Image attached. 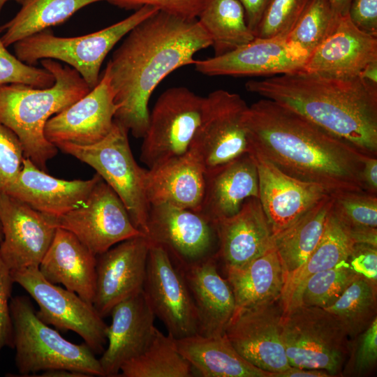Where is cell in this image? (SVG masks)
Returning a JSON list of instances; mask_svg holds the SVG:
<instances>
[{
  "mask_svg": "<svg viewBox=\"0 0 377 377\" xmlns=\"http://www.w3.org/2000/svg\"><path fill=\"white\" fill-rule=\"evenodd\" d=\"M249 153L283 172L321 186L330 194L364 191L363 154L298 113L269 99L249 106Z\"/></svg>",
  "mask_w": 377,
  "mask_h": 377,
  "instance_id": "6da1fadb",
  "label": "cell"
},
{
  "mask_svg": "<svg viewBox=\"0 0 377 377\" xmlns=\"http://www.w3.org/2000/svg\"><path fill=\"white\" fill-rule=\"evenodd\" d=\"M126 36L106 66L117 105L114 119L142 138L154 90L172 71L193 64L195 53L212 46V40L197 19L161 10Z\"/></svg>",
  "mask_w": 377,
  "mask_h": 377,
  "instance_id": "7a4b0ae2",
  "label": "cell"
},
{
  "mask_svg": "<svg viewBox=\"0 0 377 377\" xmlns=\"http://www.w3.org/2000/svg\"><path fill=\"white\" fill-rule=\"evenodd\" d=\"M245 88L305 117L366 155L377 156V85L360 77L300 71L250 80Z\"/></svg>",
  "mask_w": 377,
  "mask_h": 377,
  "instance_id": "3957f363",
  "label": "cell"
},
{
  "mask_svg": "<svg viewBox=\"0 0 377 377\" xmlns=\"http://www.w3.org/2000/svg\"><path fill=\"white\" fill-rule=\"evenodd\" d=\"M43 68L54 77L52 86L38 88L23 84L0 86V123L21 142L26 158L46 171L58 148L45 137L47 121L91 90L79 73L68 65L45 59Z\"/></svg>",
  "mask_w": 377,
  "mask_h": 377,
  "instance_id": "277c9868",
  "label": "cell"
},
{
  "mask_svg": "<svg viewBox=\"0 0 377 377\" xmlns=\"http://www.w3.org/2000/svg\"><path fill=\"white\" fill-rule=\"evenodd\" d=\"M15 362L22 376L39 371L67 369L89 376H104L95 353L85 343L75 344L36 315L29 297L16 296L10 301Z\"/></svg>",
  "mask_w": 377,
  "mask_h": 377,
  "instance_id": "5b68a950",
  "label": "cell"
},
{
  "mask_svg": "<svg viewBox=\"0 0 377 377\" xmlns=\"http://www.w3.org/2000/svg\"><path fill=\"white\" fill-rule=\"evenodd\" d=\"M158 10L145 6L115 24L80 36L59 37L46 29L13 44L15 54L32 66L45 59L64 61L77 71L91 89L99 82L101 65L110 51L132 29Z\"/></svg>",
  "mask_w": 377,
  "mask_h": 377,
  "instance_id": "8992f818",
  "label": "cell"
},
{
  "mask_svg": "<svg viewBox=\"0 0 377 377\" xmlns=\"http://www.w3.org/2000/svg\"><path fill=\"white\" fill-rule=\"evenodd\" d=\"M128 132L114 119L108 135L95 144L62 143L56 147L94 168L119 197L134 226L146 235L150 208L147 195L148 170L135 161Z\"/></svg>",
  "mask_w": 377,
  "mask_h": 377,
  "instance_id": "52a82bcc",
  "label": "cell"
},
{
  "mask_svg": "<svg viewBox=\"0 0 377 377\" xmlns=\"http://www.w3.org/2000/svg\"><path fill=\"white\" fill-rule=\"evenodd\" d=\"M281 335L290 367L340 376L351 341L341 323L323 308L297 305L284 312Z\"/></svg>",
  "mask_w": 377,
  "mask_h": 377,
  "instance_id": "ba28073f",
  "label": "cell"
},
{
  "mask_svg": "<svg viewBox=\"0 0 377 377\" xmlns=\"http://www.w3.org/2000/svg\"><path fill=\"white\" fill-rule=\"evenodd\" d=\"M13 281L37 303V316L59 330L73 331L94 353L104 351L108 325L94 305L75 293L49 282L38 267L11 271Z\"/></svg>",
  "mask_w": 377,
  "mask_h": 377,
  "instance_id": "9c48e42d",
  "label": "cell"
},
{
  "mask_svg": "<svg viewBox=\"0 0 377 377\" xmlns=\"http://www.w3.org/2000/svg\"><path fill=\"white\" fill-rule=\"evenodd\" d=\"M204 97L185 87L162 93L149 113L140 160L149 169L189 149L198 126Z\"/></svg>",
  "mask_w": 377,
  "mask_h": 377,
  "instance_id": "30bf717a",
  "label": "cell"
},
{
  "mask_svg": "<svg viewBox=\"0 0 377 377\" xmlns=\"http://www.w3.org/2000/svg\"><path fill=\"white\" fill-rule=\"evenodd\" d=\"M248 108L239 94L223 89L204 97L190 147L198 154L205 170L249 153L245 124Z\"/></svg>",
  "mask_w": 377,
  "mask_h": 377,
  "instance_id": "8fae6325",
  "label": "cell"
},
{
  "mask_svg": "<svg viewBox=\"0 0 377 377\" xmlns=\"http://www.w3.org/2000/svg\"><path fill=\"white\" fill-rule=\"evenodd\" d=\"M281 298L236 307L224 334L247 361L273 375L288 369L283 342Z\"/></svg>",
  "mask_w": 377,
  "mask_h": 377,
  "instance_id": "7c38bea8",
  "label": "cell"
},
{
  "mask_svg": "<svg viewBox=\"0 0 377 377\" xmlns=\"http://www.w3.org/2000/svg\"><path fill=\"white\" fill-rule=\"evenodd\" d=\"M56 221L57 227L72 232L96 256L145 235L134 226L119 197L101 177L82 205Z\"/></svg>",
  "mask_w": 377,
  "mask_h": 377,
  "instance_id": "4fadbf2b",
  "label": "cell"
},
{
  "mask_svg": "<svg viewBox=\"0 0 377 377\" xmlns=\"http://www.w3.org/2000/svg\"><path fill=\"white\" fill-rule=\"evenodd\" d=\"M142 291L168 334L177 339L198 334L195 306L182 272L166 250L151 242Z\"/></svg>",
  "mask_w": 377,
  "mask_h": 377,
  "instance_id": "5bb4252c",
  "label": "cell"
},
{
  "mask_svg": "<svg viewBox=\"0 0 377 377\" xmlns=\"http://www.w3.org/2000/svg\"><path fill=\"white\" fill-rule=\"evenodd\" d=\"M146 236L163 247L176 265L194 263L215 255L214 223L198 212L165 203L150 205Z\"/></svg>",
  "mask_w": 377,
  "mask_h": 377,
  "instance_id": "9a60e30c",
  "label": "cell"
},
{
  "mask_svg": "<svg viewBox=\"0 0 377 377\" xmlns=\"http://www.w3.org/2000/svg\"><path fill=\"white\" fill-rule=\"evenodd\" d=\"M0 255L11 271L38 267L57 227L56 218L0 193Z\"/></svg>",
  "mask_w": 377,
  "mask_h": 377,
  "instance_id": "2e32d148",
  "label": "cell"
},
{
  "mask_svg": "<svg viewBox=\"0 0 377 377\" xmlns=\"http://www.w3.org/2000/svg\"><path fill=\"white\" fill-rule=\"evenodd\" d=\"M309 55L287 38H255L223 54L195 60L193 65L208 76H274L302 71Z\"/></svg>",
  "mask_w": 377,
  "mask_h": 377,
  "instance_id": "e0dca14e",
  "label": "cell"
},
{
  "mask_svg": "<svg viewBox=\"0 0 377 377\" xmlns=\"http://www.w3.org/2000/svg\"><path fill=\"white\" fill-rule=\"evenodd\" d=\"M117 110L110 74L105 68L95 87L48 119L45 137L55 146L62 143L95 144L111 131Z\"/></svg>",
  "mask_w": 377,
  "mask_h": 377,
  "instance_id": "ac0fdd59",
  "label": "cell"
},
{
  "mask_svg": "<svg viewBox=\"0 0 377 377\" xmlns=\"http://www.w3.org/2000/svg\"><path fill=\"white\" fill-rule=\"evenodd\" d=\"M150 242L134 237L96 256V290L93 305L103 318L128 297L142 291Z\"/></svg>",
  "mask_w": 377,
  "mask_h": 377,
  "instance_id": "d6986e66",
  "label": "cell"
},
{
  "mask_svg": "<svg viewBox=\"0 0 377 377\" xmlns=\"http://www.w3.org/2000/svg\"><path fill=\"white\" fill-rule=\"evenodd\" d=\"M251 155L258 170V199L272 237L330 195L321 186L294 178L260 156Z\"/></svg>",
  "mask_w": 377,
  "mask_h": 377,
  "instance_id": "ffe728a7",
  "label": "cell"
},
{
  "mask_svg": "<svg viewBox=\"0 0 377 377\" xmlns=\"http://www.w3.org/2000/svg\"><path fill=\"white\" fill-rule=\"evenodd\" d=\"M377 61V37L366 34L350 20L339 15L332 32L310 54L302 71L335 77H359L370 63Z\"/></svg>",
  "mask_w": 377,
  "mask_h": 377,
  "instance_id": "44dd1931",
  "label": "cell"
},
{
  "mask_svg": "<svg viewBox=\"0 0 377 377\" xmlns=\"http://www.w3.org/2000/svg\"><path fill=\"white\" fill-rule=\"evenodd\" d=\"M110 315L108 346L98 359L107 377L119 376L122 364L144 351L156 328L155 315L143 291L116 304Z\"/></svg>",
  "mask_w": 377,
  "mask_h": 377,
  "instance_id": "7402d4cb",
  "label": "cell"
},
{
  "mask_svg": "<svg viewBox=\"0 0 377 377\" xmlns=\"http://www.w3.org/2000/svg\"><path fill=\"white\" fill-rule=\"evenodd\" d=\"M101 177L87 180L56 178L24 158L15 182L5 192L45 214L59 217L82 205Z\"/></svg>",
  "mask_w": 377,
  "mask_h": 377,
  "instance_id": "603a6c76",
  "label": "cell"
},
{
  "mask_svg": "<svg viewBox=\"0 0 377 377\" xmlns=\"http://www.w3.org/2000/svg\"><path fill=\"white\" fill-rule=\"evenodd\" d=\"M225 267H242L273 246L272 235L258 198H249L232 216L214 222Z\"/></svg>",
  "mask_w": 377,
  "mask_h": 377,
  "instance_id": "cb8c5ba5",
  "label": "cell"
},
{
  "mask_svg": "<svg viewBox=\"0 0 377 377\" xmlns=\"http://www.w3.org/2000/svg\"><path fill=\"white\" fill-rule=\"evenodd\" d=\"M217 262L214 255L188 265L175 264L186 282L195 306L198 334L206 337L223 334L235 309L232 289L219 273Z\"/></svg>",
  "mask_w": 377,
  "mask_h": 377,
  "instance_id": "d4e9b609",
  "label": "cell"
},
{
  "mask_svg": "<svg viewBox=\"0 0 377 377\" xmlns=\"http://www.w3.org/2000/svg\"><path fill=\"white\" fill-rule=\"evenodd\" d=\"M249 198H259L256 164L249 153L205 171L200 212L212 221L236 214Z\"/></svg>",
  "mask_w": 377,
  "mask_h": 377,
  "instance_id": "484cf974",
  "label": "cell"
},
{
  "mask_svg": "<svg viewBox=\"0 0 377 377\" xmlns=\"http://www.w3.org/2000/svg\"><path fill=\"white\" fill-rule=\"evenodd\" d=\"M96 256L72 232L57 228L38 269L49 282L75 293L93 304Z\"/></svg>",
  "mask_w": 377,
  "mask_h": 377,
  "instance_id": "4316f807",
  "label": "cell"
},
{
  "mask_svg": "<svg viewBox=\"0 0 377 377\" xmlns=\"http://www.w3.org/2000/svg\"><path fill=\"white\" fill-rule=\"evenodd\" d=\"M203 163L195 149L170 158L147 172L150 205L165 203L200 212L205 188Z\"/></svg>",
  "mask_w": 377,
  "mask_h": 377,
  "instance_id": "83f0119b",
  "label": "cell"
},
{
  "mask_svg": "<svg viewBox=\"0 0 377 377\" xmlns=\"http://www.w3.org/2000/svg\"><path fill=\"white\" fill-rule=\"evenodd\" d=\"M177 350L202 377H272L244 359L225 334L206 337L199 334L175 339Z\"/></svg>",
  "mask_w": 377,
  "mask_h": 377,
  "instance_id": "f1b7e54d",
  "label": "cell"
},
{
  "mask_svg": "<svg viewBox=\"0 0 377 377\" xmlns=\"http://www.w3.org/2000/svg\"><path fill=\"white\" fill-rule=\"evenodd\" d=\"M236 307H244L281 297L284 286L282 266L274 246L239 267H226Z\"/></svg>",
  "mask_w": 377,
  "mask_h": 377,
  "instance_id": "f546056e",
  "label": "cell"
},
{
  "mask_svg": "<svg viewBox=\"0 0 377 377\" xmlns=\"http://www.w3.org/2000/svg\"><path fill=\"white\" fill-rule=\"evenodd\" d=\"M332 199L327 195L294 223L272 237L280 260L284 283L307 260L320 240Z\"/></svg>",
  "mask_w": 377,
  "mask_h": 377,
  "instance_id": "4dcf8cb0",
  "label": "cell"
},
{
  "mask_svg": "<svg viewBox=\"0 0 377 377\" xmlns=\"http://www.w3.org/2000/svg\"><path fill=\"white\" fill-rule=\"evenodd\" d=\"M354 244L349 228L331 208L318 244L306 262L284 283L281 297L283 313L290 308L296 293L310 276L346 260Z\"/></svg>",
  "mask_w": 377,
  "mask_h": 377,
  "instance_id": "1f68e13d",
  "label": "cell"
},
{
  "mask_svg": "<svg viewBox=\"0 0 377 377\" xmlns=\"http://www.w3.org/2000/svg\"><path fill=\"white\" fill-rule=\"evenodd\" d=\"M108 0H24L19 12L0 27L6 47L66 21L89 4Z\"/></svg>",
  "mask_w": 377,
  "mask_h": 377,
  "instance_id": "d6a6232c",
  "label": "cell"
},
{
  "mask_svg": "<svg viewBox=\"0 0 377 377\" xmlns=\"http://www.w3.org/2000/svg\"><path fill=\"white\" fill-rule=\"evenodd\" d=\"M197 20L211 38L214 56L230 52L255 38L238 0H205Z\"/></svg>",
  "mask_w": 377,
  "mask_h": 377,
  "instance_id": "836d02e7",
  "label": "cell"
},
{
  "mask_svg": "<svg viewBox=\"0 0 377 377\" xmlns=\"http://www.w3.org/2000/svg\"><path fill=\"white\" fill-rule=\"evenodd\" d=\"M119 373L122 377H190L195 374L177 350L175 338L157 328L144 351L124 363Z\"/></svg>",
  "mask_w": 377,
  "mask_h": 377,
  "instance_id": "e575fe53",
  "label": "cell"
},
{
  "mask_svg": "<svg viewBox=\"0 0 377 377\" xmlns=\"http://www.w3.org/2000/svg\"><path fill=\"white\" fill-rule=\"evenodd\" d=\"M376 285L357 276L339 299L325 309L341 323L350 339L365 330L376 316Z\"/></svg>",
  "mask_w": 377,
  "mask_h": 377,
  "instance_id": "d590c367",
  "label": "cell"
},
{
  "mask_svg": "<svg viewBox=\"0 0 377 377\" xmlns=\"http://www.w3.org/2000/svg\"><path fill=\"white\" fill-rule=\"evenodd\" d=\"M357 276L346 260L316 273L303 283L288 309L297 305L325 309L339 299Z\"/></svg>",
  "mask_w": 377,
  "mask_h": 377,
  "instance_id": "8d00e7d4",
  "label": "cell"
},
{
  "mask_svg": "<svg viewBox=\"0 0 377 377\" xmlns=\"http://www.w3.org/2000/svg\"><path fill=\"white\" fill-rule=\"evenodd\" d=\"M339 15L328 0H311L287 38L310 54L332 32Z\"/></svg>",
  "mask_w": 377,
  "mask_h": 377,
  "instance_id": "74e56055",
  "label": "cell"
},
{
  "mask_svg": "<svg viewBox=\"0 0 377 377\" xmlns=\"http://www.w3.org/2000/svg\"><path fill=\"white\" fill-rule=\"evenodd\" d=\"M330 195L332 210L350 230L377 228V195L344 191Z\"/></svg>",
  "mask_w": 377,
  "mask_h": 377,
  "instance_id": "f35d334b",
  "label": "cell"
},
{
  "mask_svg": "<svg viewBox=\"0 0 377 377\" xmlns=\"http://www.w3.org/2000/svg\"><path fill=\"white\" fill-rule=\"evenodd\" d=\"M310 1L269 0L254 33L255 38H287Z\"/></svg>",
  "mask_w": 377,
  "mask_h": 377,
  "instance_id": "ab89813d",
  "label": "cell"
},
{
  "mask_svg": "<svg viewBox=\"0 0 377 377\" xmlns=\"http://www.w3.org/2000/svg\"><path fill=\"white\" fill-rule=\"evenodd\" d=\"M0 36V86L23 84L46 88L54 83L53 75L47 70L29 65L10 54Z\"/></svg>",
  "mask_w": 377,
  "mask_h": 377,
  "instance_id": "60d3db41",
  "label": "cell"
},
{
  "mask_svg": "<svg viewBox=\"0 0 377 377\" xmlns=\"http://www.w3.org/2000/svg\"><path fill=\"white\" fill-rule=\"evenodd\" d=\"M24 158L17 136L0 123V193H5L17 179Z\"/></svg>",
  "mask_w": 377,
  "mask_h": 377,
  "instance_id": "b9f144b4",
  "label": "cell"
},
{
  "mask_svg": "<svg viewBox=\"0 0 377 377\" xmlns=\"http://www.w3.org/2000/svg\"><path fill=\"white\" fill-rule=\"evenodd\" d=\"M353 356L348 361L352 373L364 374L372 369L377 360V318L355 338Z\"/></svg>",
  "mask_w": 377,
  "mask_h": 377,
  "instance_id": "7bdbcfd3",
  "label": "cell"
},
{
  "mask_svg": "<svg viewBox=\"0 0 377 377\" xmlns=\"http://www.w3.org/2000/svg\"><path fill=\"white\" fill-rule=\"evenodd\" d=\"M205 0H108L110 3L126 9H138L145 6L176 16L197 19Z\"/></svg>",
  "mask_w": 377,
  "mask_h": 377,
  "instance_id": "ee69618b",
  "label": "cell"
},
{
  "mask_svg": "<svg viewBox=\"0 0 377 377\" xmlns=\"http://www.w3.org/2000/svg\"><path fill=\"white\" fill-rule=\"evenodd\" d=\"M14 281L11 270L0 255V355L6 346L13 348V325L10 301Z\"/></svg>",
  "mask_w": 377,
  "mask_h": 377,
  "instance_id": "f6af8a7d",
  "label": "cell"
},
{
  "mask_svg": "<svg viewBox=\"0 0 377 377\" xmlns=\"http://www.w3.org/2000/svg\"><path fill=\"white\" fill-rule=\"evenodd\" d=\"M346 262L355 274L376 285L377 246L355 243Z\"/></svg>",
  "mask_w": 377,
  "mask_h": 377,
  "instance_id": "bcb514c9",
  "label": "cell"
},
{
  "mask_svg": "<svg viewBox=\"0 0 377 377\" xmlns=\"http://www.w3.org/2000/svg\"><path fill=\"white\" fill-rule=\"evenodd\" d=\"M348 14L360 30L377 37V0H352Z\"/></svg>",
  "mask_w": 377,
  "mask_h": 377,
  "instance_id": "7dc6e473",
  "label": "cell"
},
{
  "mask_svg": "<svg viewBox=\"0 0 377 377\" xmlns=\"http://www.w3.org/2000/svg\"><path fill=\"white\" fill-rule=\"evenodd\" d=\"M238 1L244 9L247 25L254 34L269 0Z\"/></svg>",
  "mask_w": 377,
  "mask_h": 377,
  "instance_id": "c3c4849f",
  "label": "cell"
},
{
  "mask_svg": "<svg viewBox=\"0 0 377 377\" xmlns=\"http://www.w3.org/2000/svg\"><path fill=\"white\" fill-rule=\"evenodd\" d=\"M362 181L364 191L377 195V158L376 156L365 155L362 170Z\"/></svg>",
  "mask_w": 377,
  "mask_h": 377,
  "instance_id": "681fc988",
  "label": "cell"
},
{
  "mask_svg": "<svg viewBox=\"0 0 377 377\" xmlns=\"http://www.w3.org/2000/svg\"><path fill=\"white\" fill-rule=\"evenodd\" d=\"M273 377H332L326 371L290 367L286 370L274 374Z\"/></svg>",
  "mask_w": 377,
  "mask_h": 377,
  "instance_id": "f907efd6",
  "label": "cell"
},
{
  "mask_svg": "<svg viewBox=\"0 0 377 377\" xmlns=\"http://www.w3.org/2000/svg\"><path fill=\"white\" fill-rule=\"evenodd\" d=\"M40 376L43 377H88L85 374L67 370V369H50L43 371L42 374Z\"/></svg>",
  "mask_w": 377,
  "mask_h": 377,
  "instance_id": "816d5d0a",
  "label": "cell"
},
{
  "mask_svg": "<svg viewBox=\"0 0 377 377\" xmlns=\"http://www.w3.org/2000/svg\"><path fill=\"white\" fill-rule=\"evenodd\" d=\"M359 77L370 83L377 85V61L368 64L361 72Z\"/></svg>",
  "mask_w": 377,
  "mask_h": 377,
  "instance_id": "f5cc1de1",
  "label": "cell"
},
{
  "mask_svg": "<svg viewBox=\"0 0 377 377\" xmlns=\"http://www.w3.org/2000/svg\"><path fill=\"white\" fill-rule=\"evenodd\" d=\"M335 13L339 15L348 13L352 0H328Z\"/></svg>",
  "mask_w": 377,
  "mask_h": 377,
  "instance_id": "db71d44e",
  "label": "cell"
},
{
  "mask_svg": "<svg viewBox=\"0 0 377 377\" xmlns=\"http://www.w3.org/2000/svg\"><path fill=\"white\" fill-rule=\"evenodd\" d=\"M15 1L17 3H22L24 0H0V12L2 9V8L3 7L4 4L7 2V1Z\"/></svg>",
  "mask_w": 377,
  "mask_h": 377,
  "instance_id": "11a10c76",
  "label": "cell"
},
{
  "mask_svg": "<svg viewBox=\"0 0 377 377\" xmlns=\"http://www.w3.org/2000/svg\"><path fill=\"white\" fill-rule=\"evenodd\" d=\"M2 239H3V233H2L1 226L0 224V242H1Z\"/></svg>",
  "mask_w": 377,
  "mask_h": 377,
  "instance_id": "9f6ffc18",
  "label": "cell"
}]
</instances>
